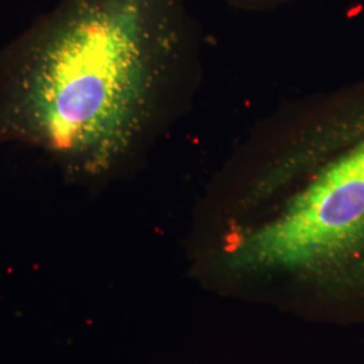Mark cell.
I'll return each instance as SVG.
<instances>
[{
    "instance_id": "1",
    "label": "cell",
    "mask_w": 364,
    "mask_h": 364,
    "mask_svg": "<svg viewBox=\"0 0 364 364\" xmlns=\"http://www.w3.org/2000/svg\"><path fill=\"white\" fill-rule=\"evenodd\" d=\"M188 0H60L0 48V147L37 149L68 183L136 170L196 91Z\"/></svg>"
},
{
    "instance_id": "2",
    "label": "cell",
    "mask_w": 364,
    "mask_h": 364,
    "mask_svg": "<svg viewBox=\"0 0 364 364\" xmlns=\"http://www.w3.org/2000/svg\"><path fill=\"white\" fill-rule=\"evenodd\" d=\"M248 197L284 195L228 250L247 270L304 269L364 294V81L264 124L232 158Z\"/></svg>"
},
{
    "instance_id": "3",
    "label": "cell",
    "mask_w": 364,
    "mask_h": 364,
    "mask_svg": "<svg viewBox=\"0 0 364 364\" xmlns=\"http://www.w3.org/2000/svg\"><path fill=\"white\" fill-rule=\"evenodd\" d=\"M228 3L230 6H234L236 9L247 10V11H264V10H273L281 6H285L289 3H293L296 0H223Z\"/></svg>"
}]
</instances>
